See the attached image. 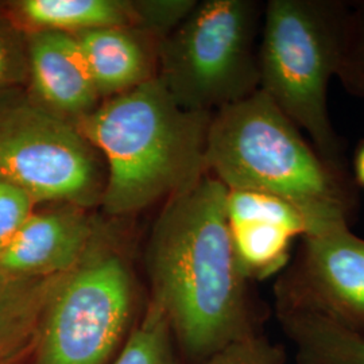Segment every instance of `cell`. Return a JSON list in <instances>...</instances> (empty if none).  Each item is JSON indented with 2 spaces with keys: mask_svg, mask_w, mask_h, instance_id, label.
Returning <instances> with one entry per match:
<instances>
[{
  "mask_svg": "<svg viewBox=\"0 0 364 364\" xmlns=\"http://www.w3.org/2000/svg\"><path fill=\"white\" fill-rule=\"evenodd\" d=\"M210 119L177 105L156 76L77 120L78 130L105 158V212H138L207 176Z\"/></svg>",
  "mask_w": 364,
  "mask_h": 364,
  "instance_id": "7a4b0ae2",
  "label": "cell"
},
{
  "mask_svg": "<svg viewBox=\"0 0 364 364\" xmlns=\"http://www.w3.org/2000/svg\"><path fill=\"white\" fill-rule=\"evenodd\" d=\"M351 16L341 1L270 0L258 49L260 91L341 170H347L344 146L331 122L326 96L338 76Z\"/></svg>",
  "mask_w": 364,
  "mask_h": 364,
  "instance_id": "277c9868",
  "label": "cell"
},
{
  "mask_svg": "<svg viewBox=\"0 0 364 364\" xmlns=\"http://www.w3.org/2000/svg\"><path fill=\"white\" fill-rule=\"evenodd\" d=\"M287 351L262 332L237 338L203 364H285Z\"/></svg>",
  "mask_w": 364,
  "mask_h": 364,
  "instance_id": "d6986e66",
  "label": "cell"
},
{
  "mask_svg": "<svg viewBox=\"0 0 364 364\" xmlns=\"http://www.w3.org/2000/svg\"><path fill=\"white\" fill-rule=\"evenodd\" d=\"M37 205L25 189L0 177V252L36 212Z\"/></svg>",
  "mask_w": 364,
  "mask_h": 364,
  "instance_id": "ffe728a7",
  "label": "cell"
},
{
  "mask_svg": "<svg viewBox=\"0 0 364 364\" xmlns=\"http://www.w3.org/2000/svg\"><path fill=\"white\" fill-rule=\"evenodd\" d=\"M9 16L25 31L78 34L100 27H132L131 1L123 0H18Z\"/></svg>",
  "mask_w": 364,
  "mask_h": 364,
  "instance_id": "4fadbf2b",
  "label": "cell"
},
{
  "mask_svg": "<svg viewBox=\"0 0 364 364\" xmlns=\"http://www.w3.org/2000/svg\"><path fill=\"white\" fill-rule=\"evenodd\" d=\"M228 189L207 174L169 198L146 250L156 306L192 364H203L237 338L262 332L250 279L227 220Z\"/></svg>",
  "mask_w": 364,
  "mask_h": 364,
  "instance_id": "6da1fadb",
  "label": "cell"
},
{
  "mask_svg": "<svg viewBox=\"0 0 364 364\" xmlns=\"http://www.w3.org/2000/svg\"><path fill=\"white\" fill-rule=\"evenodd\" d=\"M73 36L102 100L156 76L149 37L132 27H100Z\"/></svg>",
  "mask_w": 364,
  "mask_h": 364,
  "instance_id": "7c38bea8",
  "label": "cell"
},
{
  "mask_svg": "<svg viewBox=\"0 0 364 364\" xmlns=\"http://www.w3.org/2000/svg\"><path fill=\"white\" fill-rule=\"evenodd\" d=\"M207 168L228 191L274 196L311 221L313 234L350 227L356 193L347 170L329 164L263 91L215 112Z\"/></svg>",
  "mask_w": 364,
  "mask_h": 364,
  "instance_id": "3957f363",
  "label": "cell"
},
{
  "mask_svg": "<svg viewBox=\"0 0 364 364\" xmlns=\"http://www.w3.org/2000/svg\"><path fill=\"white\" fill-rule=\"evenodd\" d=\"M27 91L49 111L76 123L103 102L75 36L26 31Z\"/></svg>",
  "mask_w": 364,
  "mask_h": 364,
  "instance_id": "8fae6325",
  "label": "cell"
},
{
  "mask_svg": "<svg viewBox=\"0 0 364 364\" xmlns=\"http://www.w3.org/2000/svg\"><path fill=\"white\" fill-rule=\"evenodd\" d=\"M134 282L124 259L95 243L46 302L33 364H105L131 324Z\"/></svg>",
  "mask_w": 364,
  "mask_h": 364,
  "instance_id": "52a82bcc",
  "label": "cell"
},
{
  "mask_svg": "<svg viewBox=\"0 0 364 364\" xmlns=\"http://www.w3.org/2000/svg\"><path fill=\"white\" fill-rule=\"evenodd\" d=\"M166 316L150 301L114 364H178Z\"/></svg>",
  "mask_w": 364,
  "mask_h": 364,
  "instance_id": "2e32d148",
  "label": "cell"
},
{
  "mask_svg": "<svg viewBox=\"0 0 364 364\" xmlns=\"http://www.w3.org/2000/svg\"><path fill=\"white\" fill-rule=\"evenodd\" d=\"M355 176L356 181L364 188V142L359 144L356 154H355Z\"/></svg>",
  "mask_w": 364,
  "mask_h": 364,
  "instance_id": "7402d4cb",
  "label": "cell"
},
{
  "mask_svg": "<svg viewBox=\"0 0 364 364\" xmlns=\"http://www.w3.org/2000/svg\"><path fill=\"white\" fill-rule=\"evenodd\" d=\"M0 177L37 204L102 203L105 158L77 126L39 105L25 88L0 93Z\"/></svg>",
  "mask_w": 364,
  "mask_h": 364,
  "instance_id": "8992f818",
  "label": "cell"
},
{
  "mask_svg": "<svg viewBox=\"0 0 364 364\" xmlns=\"http://www.w3.org/2000/svg\"><path fill=\"white\" fill-rule=\"evenodd\" d=\"M96 243L87 208L54 203L30 216L0 252V281L38 279L75 269Z\"/></svg>",
  "mask_w": 364,
  "mask_h": 364,
  "instance_id": "9c48e42d",
  "label": "cell"
},
{
  "mask_svg": "<svg viewBox=\"0 0 364 364\" xmlns=\"http://www.w3.org/2000/svg\"><path fill=\"white\" fill-rule=\"evenodd\" d=\"M63 275L0 281V364H15L34 350L42 313Z\"/></svg>",
  "mask_w": 364,
  "mask_h": 364,
  "instance_id": "9a60e30c",
  "label": "cell"
},
{
  "mask_svg": "<svg viewBox=\"0 0 364 364\" xmlns=\"http://www.w3.org/2000/svg\"><path fill=\"white\" fill-rule=\"evenodd\" d=\"M195 0H136L131 1L132 28L149 38L168 37L195 9Z\"/></svg>",
  "mask_w": 364,
  "mask_h": 364,
  "instance_id": "e0dca14e",
  "label": "cell"
},
{
  "mask_svg": "<svg viewBox=\"0 0 364 364\" xmlns=\"http://www.w3.org/2000/svg\"><path fill=\"white\" fill-rule=\"evenodd\" d=\"M274 301L275 311L317 313L364 335V239L350 227L302 237Z\"/></svg>",
  "mask_w": 364,
  "mask_h": 364,
  "instance_id": "ba28073f",
  "label": "cell"
},
{
  "mask_svg": "<svg viewBox=\"0 0 364 364\" xmlns=\"http://www.w3.org/2000/svg\"><path fill=\"white\" fill-rule=\"evenodd\" d=\"M225 209L236 257L250 281L282 273L293 242L313 234L302 212L274 196L228 191Z\"/></svg>",
  "mask_w": 364,
  "mask_h": 364,
  "instance_id": "30bf717a",
  "label": "cell"
},
{
  "mask_svg": "<svg viewBox=\"0 0 364 364\" xmlns=\"http://www.w3.org/2000/svg\"><path fill=\"white\" fill-rule=\"evenodd\" d=\"M338 77L348 91L364 97V16L352 14Z\"/></svg>",
  "mask_w": 364,
  "mask_h": 364,
  "instance_id": "44dd1931",
  "label": "cell"
},
{
  "mask_svg": "<svg viewBox=\"0 0 364 364\" xmlns=\"http://www.w3.org/2000/svg\"><path fill=\"white\" fill-rule=\"evenodd\" d=\"M28 77L26 31L0 15V93L25 88Z\"/></svg>",
  "mask_w": 364,
  "mask_h": 364,
  "instance_id": "ac0fdd59",
  "label": "cell"
},
{
  "mask_svg": "<svg viewBox=\"0 0 364 364\" xmlns=\"http://www.w3.org/2000/svg\"><path fill=\"white\" fill-rule=\"evenodd\" d=\"M262 6L252 0H204L159 41L156 77L177 105L215 114L259 91L255 38Z\"/></svg>",
  "mask_w": 364,
  "mask_h": 364,
  "instance_id": "5b68a950",
  "label": "cell"
},
{
  "mask_svg": "<svg viewBox=\"0 0 364 364\" xmlns=\"http://www.w3.org/2000/svg\"><path fill=\"white\" fill-rule=\"evenodd\" d=\"M296 364H364V335L317 313L275 311Z\"/></svg>",
  "mask_w": 364,
  "mask_h": 364,
  "instance_id": "5bb4252c",
  "label": "cell"
}]
</instances>
